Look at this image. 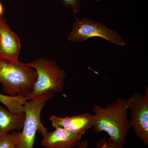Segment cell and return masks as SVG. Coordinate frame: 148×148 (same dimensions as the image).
<instances>
[{
	"label": "cell",
	"mask_w": 148,
	"mask_h": 148,
	"mask_svg": "<svg viewBox=\"0 0 148 148\" xmlns=\"http://www.w3.org/2000/svg\"><path fill=\"white\" fill-rule=\"evenodd\" d=\"M49 97L41 96L28 100L24 105L25 119L21 132L17 135V148H34L36 133L43 135L48 131L41 121L40 115Z\"/></svg>",
	"instance_id": "277c9868"
},
{
	"label": "cell",
	"mask_w": 148,
	"mask_h": 148,
	"mask_svg": "<svg viewBox=\"0 0 148 148\" xmlns=\"http://www.w3.org/2000/svg\"><path fill=\"white\" fill-rule=\"evenodd\" d=\"M66 7L71 8L74 14L79 12L81 0H62Z\"/></svg>",
	"instance_id": "5bb4252c"
},
{
	"label": "cell",
	"mask_w": 148,
	"mask_h": 148,
	"mask_svg": "<svg viewBox=\"0 0 148 148\" xmlns=\"http://www.w3.org/2000/svg\"><path fill=\"white\" fill-rule=\"evenodd\" d=\"M130 126L145 145H148V88L145 94L135 92L127 99Z\"/></svg>",
	"instance_id": "8992f818"
},
{
	"label": "cell",
	"mask_w": 148,
	"mask_h": 148,
	"mask_svg": "<svg viewBox=\"0 0 148 148\" xmlns=\"http://www.w3.org/2000/svg\"><path fill=\"white\" fill-rule=\"evenodd\" d=\"M25 119L24 112L14 113L0 106V135L14 130L19 132L23 127Z\"/></svg>",
	"instance_id": "30bf717a"
},
{
	"label": "cell",
	"mask_w": 148,
	"mask_h": 148,
	"mask_svg": "<svg viewBox=\"0 0 148 148\" xmlns=\"http://www.w3.org/2000/svg\"><path fill=\"white\" fill-rule=\"evenodd\" d=\"M96 148H124L123 145L105 138L99 140L95 145Z\"/></svg>",
	"instance_id": "4fadbf2b"
},
{
	"label": "cell",
	"mask_w": 148,
	"mask_h": 148,
	"mask_svg": "<svg viewBox=\"0 0 148 148\" xmlns=\"http://www.w3.org/2000/svg\"><path fill=\"white\" fill-rule=\"evenodd\" d=\"M93 37L103 38L117 45L124 46L125 45L124 40L116 32L105 27L101 22L86 18L76 19L68 40L81 42Z\"/></svg>",
	"instance_id": "5b68a950"
},
{
	"label": "cell",
	"mask_w": 148,
	"mask_h": 148,
	"mask_svg": "<svg viewBox=\"0 0 148 148\" xmlns=\"http://www.w3.org/2000/svg\"><path fill=\"white\" fill-rule=\"evenodd\" d=\"M48 119L52 127H60L70 132L82 136L88 130L92 128L93 123V114L86 112L79 115L65 117L52 116Z\"/></svg>",
	"instance_id": "52a82bcc"
},
{
	"label": "cell",
	"mask_w": 148,
	"mask_h": 148,
	"mask_svg": "<svg viewBox=\"0 0 148 148\" xmlns=\"http://www.w3.org/2000/svg\"><path fill=\"white\" fill-rule=\"evenodd\" d=\"M4 11V9L3 6L1 2L0 1V18L3 17Z\"/></svg>",
	"instance_id": "2e32d148"
},
{
	"label": "cell",
	"mask_w": 148,
	"mask_h": 148,
	"mask_svg": "<svg viewBox=\"0 0 148 148\" xmlns=\"http://www.w3.org/2000/svg\"><path fill=\"white\" fill-rule=\"evenodd\" d=\"M17 131L0 135V148H17Z\"/></svg>",
	"instance_id": "7c38bea8"
},
{
	"label": "cell",
	"mask_w": 148,
	"mask_h": 148,
	"mask_svg": "<svg viewBox=\"0 0 148 148\" xmlns=\"http://www.w3.org/2000/svg\"><path fill=\"white\" fill-rule=\"evenodd\" d=\"M21 43L18 35L3 21L0 34V56L12 60H18Z\"/></svg>",
	"instance_id": "9c48e42d"
},
{
	"label": "cell",
	"mask_w": 148,
	"mask_h": 148,
	"mask_svg": "<svg viewBox=\"0 0 148 148\" xmlns=\"http://www.w3.org/2000/svg\"><path fill=\"white\" fill-rule=\"evenodd\" d=\"M27 64L37 73L33 89L26 97L28 100L41 96H47L51 99L63 91L67 75L56 61L39 58Z\"/></svg>",
	"instance_id": "3957f363"
},
{
	"label": "cell",
	"mask_w": 148,
	"mask_h": 148,
	"mask_svg": "<svg viewBox=\"0 0 148 148\" xmlns=\"http://www.w3.org/2000/svg\"><path fill=\"white\" fill-rule=\"evenodd\" d=\"M36 78V72L28 64L0 56V83L8 96L27 97Z\"/></svg>",
	"instance_id": "7a4b0ae2"
},
{
	"label": "cell",
	"mask_w": 148,
	"mask_h": 148,
	"mask_svg": "<svg viewBox=\"0 0 148 148\" xmlns=\"http://www.w3.org/2000/svg\"><path fill=\"white\" fill-rule=\"evenodd\" d=\"M5 20V18H4L3 17L0 18V34H1V29L2 24L3 21H4Z\"/></svg>",
	"instance_id": "e0dca14e"
},
{
	"label": "cell",
	"mask_w": 148,
	"mask_h": 148,
	"mask_svg": "<svg viewBox=\"0 0 148 148\" xmlns=\"http://www.w3.org/2000/svg\"><path fill=\"white\" fill-rule=\"evenodd\" d=\"M92 110L94 132L97 134L106 132L110 140L124 145L130 128L127 99L118 98L105 108L93 105Z\"/></svg>",
	"instance_id": "6da1fadb"
},
{
	"label": "cell",
	"mask_w": 148,
	"mask_h": 148,
	"mask_svg": "<svg viewBox=\"0 0 148 148\" xmlns=\"http://www.w3.org/2000/svg\"><path fill=\"white\" fill-rule=\"evenodd\" d=\"M28 100L26 97L20 95L10 96L0 93V103L14 113H24V105Z\"/></svg>",
	"instance_id": "8fae6325"
},
{
	"label": "cell",
	"mask_w": 148,
	"mask_h": 148,
	"mask_svg": "<svg viewBox=\"0 0 148 148\" xmlns=\"http://www.w3.org/2000/svg\"><path fill=\"white\" fill-rule=\"evenodd\" d=\"M88 145H89V143L88 141L86 139H85L80 142L79 144L76 148H88Z\"/></svg>",
	"instance_id": "9a60e30c"
},
{
	"label": "cell",
	"mask_w": 148,
	"mask_h": 148,
	"mask_svg": "<svg viewBox=\"0 0 148 148\" xmlns=\"http://www.w3.org/2000/svg\"><path fill=\"white\" fill-rule=\"evenodd\" d=\"M42 145L45 148H76L81 140L82 135L60 127L42 135Z\"/></svg>",
	"instance_id": "ba28073f"
}]
</instances>
